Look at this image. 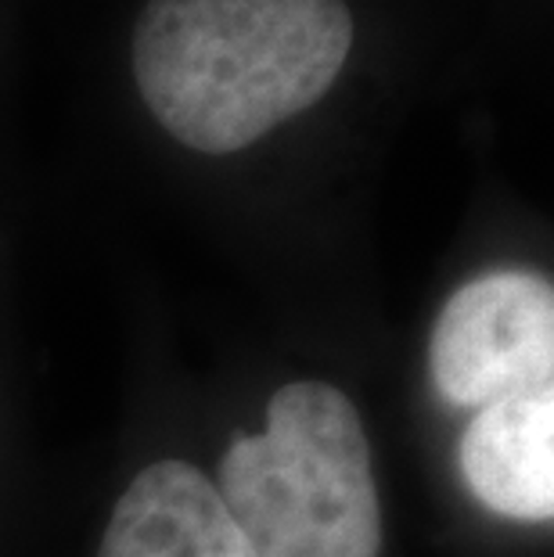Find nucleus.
Here are the masks:
<instances>
[{
	"mask_svg": "<svg viewBox=\"0 0 554 557\" xmlns=\"http://www.w3.org/2000/svg\"><path fill=\"white\" fill-rule=\"evenodd\" d=\"M213 485L253 557L382 554L368 432L328 382L281 385L267 429L234 438Z\"/></svg>",
	"mask_w": 554,
	"mask_h": 557,
	"instance_id": "nucleus-1",
	"label": "nucleus"
},
{
	"mask_svg": "<svg viewBox=\"0 0 554 557\" xmlns=\"http://www.w3.org/2000/svg\"><path fill=\"white\" fill-rule=\"evenodd\" d=\"M471 496L493 515L551 521L554 515V388L493 399L476 410L457 446Z\"/></svg>",
	"mask_w": 554,
	"mask_h": 557,
	"instance_id": "nucleus-3",
	"label": "nucleus"
},
{
	"mask_svg": "<svg viewBox=\"0 0 554 557\" xmlns=\"http://www.w3.org/2000/svg\"><path fill=\"white\" fill-rule=\"evenodd\" d=\"M98 557H253V550L202 471L159 460L126 485Z\"/></svg>",
	"mask_w": 554,
	"mask_h": 557,
	"instance_id": "nucleus-4",
	"label": "nucleus"
},
{
	"mask_svg": "<svg viewBox=\"0 0 554 557\" xmlns=\"http://www.w3.org/2000/svg\"><path fill=\"white\" fill-rule=\"evenodd\" d=\"M429 371L454 407L554 388V288L533 270H493L443 302Z\"/></svg>",
	"mask_w": 554,
	"mask_h": 557,
	"instance_id": "nucleus-2",
	"label": "nucleus"
}]
</instances>
